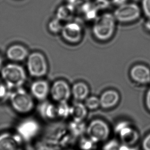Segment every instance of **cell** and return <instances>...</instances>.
Wrapping results in <instances>:
<instances>
[{"instance_id": "1", "label": "cell", "mask_w": 150, "mask_h": 150, "mask_svg": "<svg viewBox=\"0 0 150 150\" xmlns=\"http://www.w3.org/2000/svg\"><path fill=\"white\" fill-rule=\"evenodd\" d=\"M116 20L113 14L105 12L98 16L94 21L92 33L96 39L101 41L111 39L115 32Z\"/></svg>"}, {"instance_id": "2", "label": "cell", "mask_w": 150, "mask_h": 150, "mask_svg": "<svg viewBox=\"0 0 150 150\" xmlns=\"http://www.w3.org/2000/svg\"><path fill=\"white\" fill-rule=\"evenodd\" d=\"M1 75L2 80L9 89L21 87L26 79L24 69L16 63H10L4 66L1 70Z\"/></svg>"}, {"instance_id": "3", "label": "cell", "mask_w": 150, "mask_h": 150, "mask_svg": "<svg viewBox=\"0 0 150 150\" xmlns=\"http://www.w3.org/2000/svg\"><path fill=\"white\" fill-rule=\"evenodd\" d=\"M8 98L13 109L19 113H28L34 108L33 98L21 87L10 93Z\"/></svg>"}, {"instance_id": "4", "label": "cell", "mask_w": 150, "mask_h": 150, "mask_svg": "<svg viewBox=\"0 0 150 150\" xmlns=\"http://www.w3.org/2000/svg\"><path fill=\"white\" fill-rule=\"evenodd\" d=\"M86 133L87 137L96 144L106 142L110 134V129L105 122L101 120H95L87 126Z\"/></svg>"}, {"instance_id": "5", "label": "cell", "mask_w": 150, "mask_h": 150, "mask_svg": "<svg viewBox=\"0 0 150 150\" xmlns=\"http://www.w3.org/2000/svg\"><path fill=\"white\" fill-rule=\"evenodd\" d=\"M27 67L30 75L33 77L45 76L48 71V64L44 55L38 52L31 53L27 57Z\"/></svg>"}, {"instance_id": "6", "label": "cell", "mask_w": 150, "mask_h": 150, "mask_svg": "<svg viewBox=\"0 0 150 150\" xmlns=\"http://www.w3.org/2000/svg\"><path fill=\"white\" fill-rule=\"evenodd\" d=\"M141 14L140 7L135 3H126L117 7L113 15L116 21L121 23L133 22L139 18Z\"/></svg>"}, {"instance_id": "7", "label": "cell", "mask_w": 150, "mask_h": 150, "mask_svg": "<svg viewBox=\"0 0 150 150\" xmlns=\"http://www.w3.org/2000/svg\"><path fill=\"white\" fill-rule=\"evenodd\" d=\"M40 130L38 122L33 119H28L21 122L16 127V134L23 142H29L37 137Z\"/></svg>"}, {"instance_id": "8", "label": "cell", "mask_w": 150, "mask_h": 150, "mask_svg": "<svg viewBox=\"0 0 150 150\" xmlns=\"http://www.w3.org/2000/svg\"><path fill=\"white\" fill-rule=\"evenodd\" d=\"M61 33L64 40L67 42L77 44L82 39L83 28L79 23L71 21L64 25Z\"/></svg>"}, {"instance_id": "9", "label": "cell", "mask_w": 150, "mask_h": 150, "mask_svg": "<svg viewBox=\"0 0 150 150\" xmlns=\"http://www.w3.org/2000/svg\"><path fill=\"white\" fill-rule=\"evenodd\" d=\"M115 130L122 144L130 146L135 143L138 139L137 132L131 127L128 122H122L118 123L116 126Z\"/></svg>"}, {"instance_id": "10", "label": "cell", "mask_w": 150, "mask_h": 150, "mask_svg": "<svg viewBox=\"0 0 150 150\" xmlns=\"http://www.w3.org/2000/svg\"><path fill=\"white\" fill-rule=\"evenodd\" d=\"M51 98L59 103L67 102L71 95V89L67 82L58 80L53 83L50 91Z\"/></svg>"}, {"instance_id": "11", "label": "cell", "mask_w": 150, "mask_h": 150, "mask_svg": "<svg viewBox=\"0 0 150 150\" xmlns=\"http://www.w3.org/2000/svg\"><path fill=\"white\" fill-rule=\"evenodd\" d=\"M23 141L17 134L0 133V150H23Z\"/></svg>"}, {"instance_id": "12", "label": "cell", "mask_w": 150, "mask_h": 150, "mask_svg": "<svg viewBox=\"0 0 150 150\" xmlns=\"http://www.w3.org/2000/svg\"><path fill=\"white\" fill-rule=\"evenodd\" d=\"M50 91L49 84L44 80L34 81L31 85V93L34 98L39 100H46L50 93Z\"/></svg>"}, {"instance_id": "13", "label": "cell", "mask_w": 150, "mask_h": 150, "mask_svg": "<svg viewBox=\"0 0 150 150\" xmlns=\"http://www.w3.org/2000/svg\"><path fill=\"white\" fill-rule=\"evenodd\" d=\"M130 76L137 83L146 84L150 82V70L144 65H137L133 67Z\"/></svg>"}, {"instance_id": "14", "label": "cell", "mask_w": 150, "mask_h": 150, "mask_svg": "<svg viewBox=\"0 0 150 150\" xmlns=\"http://www.w3.org/2000/svg\"><path fill=\"white\" fill-rule=\"evenodd\" d=\"M6 57L8 59L14 62L24 61L28 57V51L22 45L16 44L10 46L6 51Z\"/></svg>"}, {"instance_id": "15", "label": "cell", "mask_w": 150, "mask_h": 150, "mask_svg": "<svg viewBox=\"0 0 150 150\" xmlns=\"http://www.w3.org/2000/svg\"><path fill=\"white\" fill-rule=\"evenodd\" d=\"M99 98L100 107L103 109H110L117 104L120 100V94L115 90H110L103 93Z\"/></svg>"}, {"instance_id": "16", "label": "cell", "mask_w": 150, "mask_h": 150, "mask_svg": "<svg viewBox=\"0 0 150 150\" xmlns=\"http://www.w3.org/2000/svg\"><path fill=\"white\" fill-rule=\"evenodd\" d=\"M89 93V89L87 84L83 82L74 83L71 88V94L75 100L81 101L88 98Z\"/></svg>"}, {"instance_id": "17", "label": "cell", "mask_w": 150, "mask_h": 150, "mask_svg": "<svg viewBox=\"0 0 150 150\" xmlns=\"http://www.w3.org/2000/svg\"><path fill=\"white\" fill-rule=\"evenodd\" d=\"M87 115V108L85 104L76 102L70 106V116L73 120L83 122Z\"/></svg>"}, {"instance_id": "18", "label": "cell", "mask_w": 150, "mask_h": 150, "mask_svg": "<svg viewBox=\"0 0 150 150\" xmlns=\"http://www.w3.org/2000/svg\"><path fill=\"white\" fill-rule=\"evenodd\" d=\"M76 9L70 5L66 3L57 8L56 12V18L62 22H69L72 20L75 14Z\"/></svg>"}, {"instance_id": "19", "label": "cell", "mask_w": 150, "mask_h": 150, "mask_svg": "<svg viewBox=\"0 0 150 150\" xmlns=\"http://www.w3.org/2000/svg\"><path fill=\"white\" fill-rule=\"evenodd\" d=\"M39 112L41 115L47 120H53L57 117V107L48 102H45L40 105Z\"/></svg>"}, {"instance_id": "20", "label": "cell", "mask_w": 150, "mask_h": 150, "mask_svg": "<svg viewBox=\"0 0 150 150\" xmlns=\"http://www.w3.org/2000/svg\"><path fill=\"white\" fill-rule=\"evenodd\" d=\"M79 10L88 21H95L98 16V10L96 8L92 1L83 4L79 8Z\"/></svg>"}, {"instance_id": "21", "label": "cell", "mask_w": 150, "mask_h": 150, "mask_svg": "<svg viewBox=\"0 0 150 150\" xmlns=\"http://www.w3.org/2000/svg\"><path fill=\"white\" fill-rule=\"evenodd\" d=\"M69 129L70 130V133L74 136H81L83 133L86 131L87 126L83 122H77L74 121L70 124Z\"/></svg>"}, {"instance_id": "22", "label": "cell", "mask_w": 150, "mask_h": 150, "mask_svg": "<svg viewBox=\"0 0 150 150\" xmlns=\"http://www.w3.org/2000/svg\"><path fill=\"white\" fill-rule=\"evenodd\" d=\"M57 109V115L59 117L67 118L70 116V106L67 102L59 103Z\"/></svg>"}, {"instance_id": "23", "label": "cell", "mask_w": 150, "mask_h": 150, "mask_svg": "<svg viewBox=\"0 0 150 150\" xmlns=\"http://www.w3.org/2000/svg\"><path fill=\"white\" fill-rule=\"evenodd\" d=\"M62 21L59 20L57 18H52L49 22L48 25V27L51 33L57 34L61 33L62 30L64 25L62 23Z\"/></svg>"}, {"instance_id": "24", "label": "cell", "mask_w": 150, "mask_h": 150, "mask_svg": "<svg viewBox=\"0 0 150 150\" xmlns=\"http://www.w3.org/2000/svg\"><path fill=\"white\" fill-rule=\"evenodd\" d=\"M96 144L88 137L81 138L79 142V150H94L96 149Z\"/></svg>"}, {"instance_id": "25", "label": "cell", "mask_w": 150, "mask_h": 150, "mask_svg": "<svg viewBox=\"0 0 150 150\" xmlns=\"http://www.w3.org/2000/svg\"><path fill=\"white\" fill-rule=\"evenodd\" d=\"M85 105L89 110H96L100 106L99 98L96 96H91L85 100Z\"/></svg>"}, {"instance_id": "26", "label": "cell", "mask_w": 150, "mask_h": 150, "mask_svg": "<svg viewBox=\"0 0 150 150\" xmlns=\"http://www.w3.org/2000/svg\"><path fill=\"white\" fill-rule=\"evenodd\" d=\"M92 2L98 11L107 9L111 4L110 0H94Z\"/></svg>"}, {"instance_id": "27", "label": "cell", "mask_w": 150, "mask_h": 150, "mask_svg": "<svg viewBox=\"0 0 150 150\" xmlns=\"http://www.w3.org/2000/svg\"><path fill=\"white\" fill-rule=\"evenodd\" d=\"M120 145L121 144L117 140H108L103 145L102 150H120Z\"/></svg>"}, {"instance_id": "28", "label": "cell", "mask_w": 150, "mask_h": 150, "mask_svg": "<svg viewBox=\"0 0 150 150\" xmlns=\"http://www.w3.org/2000/svg\"><path fill=\"white\" fill-rule=\"evenodd\" d=\"M9 89L2 79H0V100L9 98L10 94Z\"/></svg>"}, {"instance_id": "29", "label": "cell", "mask_w": 150, "mask_h": 150, "mask_svg": "<svg viewBox=\"0 0 150 150\" xmlns=\"http://www.w3.org/2000/svg\"><path fill=\"white\" fill-rule=\"evenodd\" d=\"M90 1H91V0H67V3L70 5L76 10L79 9L83 4Z\"/></svg>"}, {"instance_id": "30", "label": "cell", "mask_w": 150, "mask_h": 150, "mask_svg": "<svg viewBox=\"0 0 150 150\" xmlns=\"http://www.w3.org/2000/svg\"><path fill=\"white\" fill-rule=\"evenodd\" d=\"M142 8L145 16L150 20V0H142Z\"/></svg>"}, {"instance_id": "31", "label": "cell", "mask_w": 150, "mask_h": 150, "mask_svg": "<svg viewBox=\"0 0 150 150\" xmlns=\"http://www.w3.org/2000/svg\"><path fill=\"white\" fill-rule=\"evenodd\" d=\"M142 148L144 150H150V134H149L143 141Z\"/></svg>"}, {"instance_id": "32", "label": "cell", "mask_w": 150, "mask_h": 150, "mask_svg": "<svg viewBox=\"0 0 150 150\" xmlns=\"http://www.w3.org/2000/svg\"><path fill=\"white\" fill-rule=\"evenodd\" d=\"M128 0H111V3L115 6L119 7L127 3Z\"/></svg>"}, {"instance_id": "33", "label": "cell", "mask_w": 150, "mask_h": 150, "mask_svg": "<svg viewBox=\"0 0 150 150\" xmlns=\"http://www.w3.org/2000/svg\"><path fill=\"white\" fill-rule=\"evenodd\" d=\"M146 103L148 109L150 111V88L146 93Z\"/></svg>"}, {"instance_id": "34", "label": "cell", "mask_w": 150, "mask_h": 150, "mask_svg": "<svg viewBox=\"0 0 150 150\" xmlns=\"http://www.w3.org/2000/svg\"><path fill=\"white\" fill-rule=\"evenodd\" d=\"M3 67V61L1 55H0V71L1 70L2 67Z\"/></svg>"}, {"instance_id": "35", "label": "cell", "mask_w": 150, "mask_h": 150, "mask_svg": "<svg viewBox=\"0 0 150 150\" xmlns=\"http://www.w3.org/2000/svg\"><path fill=\"white\" fill-rule=\"evenodd\" d=\"M146 26L148 28L150 29V22H149L147 23V24H146Z\"/></svg>"}, {"instance_id": "36", "label": "cell", "mask_w": 150, "mask_h": 150, "mask_svg": "<svg viewBox=\"0 0 150 150\" xmlns=\"http://www.w3.org/2000/svg\"><path fill=\"white\" fill-rule=\"evenodd\" d=\"M74 150V149H69V150Z\"/></svg>"}]
</instances>
